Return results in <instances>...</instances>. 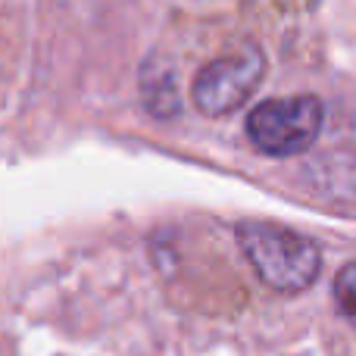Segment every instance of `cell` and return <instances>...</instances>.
<instances>
[{"label": "cell", "mask_w": 356, "mask_h": 356, "mask_svg": "<svg viewBox=\"0 0 356 356\" xmlns=\"http://www.w3.org/2000/svg\"><path fill=\"white\" fill-rule=\"evenodd\" d=\"M241 253L250 259L259 282L282 294L307 291L319 278L322 253L307 234H297L294 228L275 225V222H241L238 228Z\"/></svg>", "instance_id": "obj_1"}, {"label": "cell", "mask_w": 356, "mask_h": 356, "mask_svg": "<svg viewBox=\"0 0 356 356\" xmlns=\"http://www.w3.org/2000/svg\"><path fill=\"white\" fill-rule=\"evenodd\" d=\"M325 110L316 94L263 100L250 110L244 129L250 144L266 156H297L316 144Z\"/></svg>", "instance_id": "obj_2"}, {"label": "cell", "mask_w": 356, "mask_h": 356, "mask_svg": "<svg viewBox=\"0 0 356 356\" xmlns=\"http://www.w3.org/2000/svg\"><path fill=\"white\" fill-rule=\"evenodd\" d=\"M266 75V60L259 47H241L228 56L207 63L200 75L194 79V106L203 116H228L241 110L250 100V94L259 88Z\"/></svg>", "instance_id": "obj_3"}, {"label": "cell", "mask_w": 356, "mask_h": 356, "mask_svg": "<svg viewBox=\"0 0 356 356\" xmlns=\"http://www.w3.org/2000/svg\"><path fill=\"white\" fill-rule=\"evenodd\" d=\"M334 303H338L341 316L350 322L356 332V263H347L334 275Z\"/></svg>", "instance_id": "obj_4"}]
</instances>
